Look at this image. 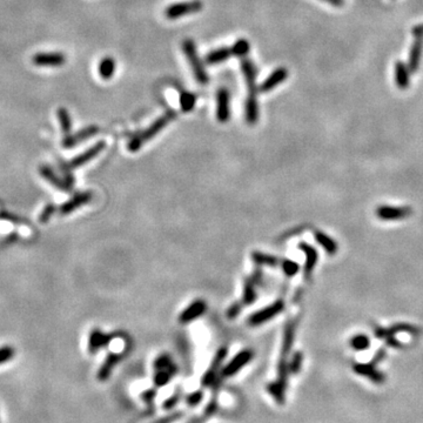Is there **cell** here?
I'll return each mask as SVG.
<instances>
[{
  "label": "cell",
  "instance_id": "obj_45",
  "mask_svg": "<svg viewBox=\"0 0 423 423\" xmlns=\"http://www.w3.org/2000/svg\"><path fill=\"white\" fill-rule=\"evenodd\" d=\"M201 421H202V420H200V419H198V417H195V419H192V420H190V421H188L187 423H200Z\"/></svg>",
  "mask_w": 423,
  "mask_h": 423
},
{
  "label": "cell",
  "instance_id": "obj_1",
  "mask_svg": "<svg viewBox=\"0 0 423 423\" xmlns=\"http://www.w3.org/2000/svg\"><path fill=\"white\" fill-rule=\"evenodd\" d=\"M175 117H176V113L174 111H168L165 113L162 117L156 119L148 128H146L141 133L135 134L128 143L129 152H137V150L139 148H141L147 141L154 138L156 134H159V133H160Z\"/></svg>",
  "mask_w": 423,
  "mask_h": 423
},
{
  "label": "cell",
  "instance_id": "obj_26",
  "mask_svg": "<svg viewBox=\"0 0 423 423\" xmlns=\"http://www.w3.org/2000/svg\"><path fill=\"white\" fill-rule=\"evenodd\" d=\"M255 285L252 279L246 280L245 285H243V296H242V302L243 305H252L256 299V292H255Z\"/></svg>",
  "mask_w": 423,
  "mask_h": 423
},
{
  "label": "cell",
  "instance_id": "obj_44",
  "mask_svg": "<svg viewBox=\"0 0 423 423\" xmlns=\"http://www.w3.org/2000/svg\"><path fill=\"white\" fill-rule=\"evenodd\" d=\"M324 1L329 2V4L334 5V6H341L343 4L342 0H324Z\"/></svg>",
  "mask_w": 423,
  "mask_h": 423
},
{
  "label": "cell",
  "instance_id": "obj_30",
  "mask_svg": "<svg viewBox=\"0 0 423 423\" xmlns=\"http://www.w3.org/2000/svg\"><path fill=\"white\" fill-rule=\"evenodd\" d=\"M350 346H352V348L354 350L361 352V350H366L369 348L370 340L367 335H363V334L355 335L353 336L352 340H350Z\"/></svg>",
  "mask_w": 423,
  "mask_h": 423
},
{
  "label": "cell",
  "instance_id": "obj_6",
  "mask_svg": "<svg viewBox=\"0 0 423 423\" xmlns=\"http://www.w3.org/2000/svg\"><path fill=\"white\" fill-rule=\"evenodd\" d=\"M252 359H253V352H252V350H242V352H240L239 354L232 359L230 363L226 364V367H224V369L221 370V376H224V378H231V376L235 375L246 364L251 362Z\"/></svg>",
  "mask_w": 423,
  "mask_h": 423
},
{
  "label": "cell",
  "instance_id": "obj_20",
  "mask_svg": "<svg viewBox=\"0 0 423 423\" xmlns=\"http://www.w3.org/2000/svg\"><path fill=\"white\" fill-rule=\"evenodd\" d=\"M299 248L302 249V251L306 253L305 274H306V277H308L309 275L312 274L313 269H314L315 265H317V252L314 247L307 245V243H305V242L300 243Z\"/></svg>",
  "mask_w": 423,
  "mask_h": 423
},
{
  "label": "cell",
  "instance_id": "obj_31",
  "mask_svg": "<svg viewBox=\"0 0 423 423\" xmlns=\"http://www.w3.org/2000/svg\"><path fill=\"white\" fill-rule=\"evenodd\" d=\"M195 101H196V98L193 93H190V92H184L180 97L181 109L184 112L192 111L194 106H195Z\"/></svg>",
  "mask_w": 423,
  "mask_h": 423
},
{
  "label": "cell",
  "instance_id": "obj_21",
  "mask_svg": "<svg viewBox=\"0 0 423 423\" xmlns=\"http://www.w3.org/2000/svg\"><path fill=\"white\" fill-rule=\"evenodd\" d=\"M246 120L249 125H255L259 119V106H257V98L248 95L246 100Z\"/></svg>",
  "mask_w": 423,
  "mask_h": 423
},
{
  "label": "cell",
  "instance_id": "obj_43",
  "mask_svg": "<svg viewBox=\"0 0 423 423\" xmlns=\"http://www.w3.org/2000/svg\"><path fill=\"white\" fill-rule=\"evenodd\" d=\"M241 308H242V305L241 303H233V305H232L230 308H228V311H227V317L228 318H234V317H236L237 315L240 314V312H241Z\"/></svg>",
  "mask_w": 423,
  "mask_h": 423
},
{
  "label": "cell",
  "instance_id": "obj_35",
  "mask_svg": "<svg viewBox=\"0 0 423 423\" xmlns=\"http://www.w3.org/2000/svg\"><path fill=\"white\" fill-rule=\"evenodd\" d=\"M281 266H282V269H283V272H285V274L289 277L296 275L297 272H299V269H300L299 265H297L296 262L292 261V260H283L282 263H281Z\"/></svg>",
  "mask_w": 423,
  "mask_h": 423
},
{
  "label": "cell",
  "instance_id": "obj_34",
  "mask_svg": "<svg viewBox=\"0 0 423 423\" xmlns=\"http://www.w3.org/2000/svg\"><path fill=\"white\" fill-rule=\"evenodd\" d=\"M232 51H233V54H235L236 57H245L249 52V42L245 39H239L235 44L233 45Z\"/></svg>",
  "mask_w": 423,
  "mask_h": 423
},
{
  "label": "cell",
  "instance_id": "obj_3",
  "mask_svg": "<svg viewBox=\"0 0 423 423\" xmlns=\"http://www.w3.org/2000/svg\"><path fill=\"white\" fill-rule=\"evenodd\" d=\"M202 10V2L200 0H193L187 2H176L166 8L165 14L168 19L175 20L187 14L198 13Z\"/></svg>",
  "mask_w": 423,
  "mask_h": 423
},
{
  "label": "cell",
  "instance_id": "obj_32",
  "mask_svg": "<svg viewBox=\"0 0 423 423\" xmlns=\"http://www.w3.org/2000/svg\"><path fill=\"white\" fill-rule=\"evenodd\" d=\"M58 118H59L60 126H62L63 132L65 133V134L68 135L69 132H71L72 121H71V117H69L67 109L60 108L59 111H58Z\"/></svg>",
  "mask_w": 423,
  "mask_h": 423
},
{
  "label": "cell",
  "instance_id": "obj_29",
  "mask_svg": "<svg viewBox=\"0 0 423 423\" xmlns=\"http://www.w3.org/2000/svg\"><path fill=\"white\" fill-rule=\"evenodd\" d=\"M154 369L155 370H168V372L175 374L176 366L173 363L172 359L168 355H161L156 359L154 362Z\"/></svg>",
  "mask_w": 423,
  "mask_h": 423
},
{
  "label": "cell",
  "instance_id": "obj_15",
  "mask_svg": "<svg viewBox=\"0 0 423 423\" xmlns=\"http://www.w3.org/2000/svg\"><path fill=\"white\" fill-rule=\"evenodd\" d=\"M112 336L107 335L105 333L100 332L99 329H94L93 332L89 335V341H88V350L89 353H97L98 350L103 347H105L111 342Z\"/></svg>",
  "mask_w": 423,
  "mask_h": 423
},
{
  "label": "cell",
  "instance_id": "obj_7",
  "mask_svg": "<svg viewBox=\"0 0 423 423\" xmlns=\"http://www.w3.org/2000/svg\"><path fill=\"white\" fill-rule=\"evenodd\" d=\"M413 211L409 207H393V206H380L376 210V215L383 221H398L408 218Z\"/></svg>",
  "mask_w": 423,
  "mask_h": 423
},
{
  "label": "cell",
  "instance_id": "obj_38",
  "mask_svg": "<svg viewBox=\"0 0 423 423\" xmlns=\"http://www.w3.org/2000/svg\"><path fill=\"white\" fill-rule=\"evenodd\" d=\"M202 398H204V394L202 392H194L192 394H190V395L186 398V402L188 403V405H190V407H195V405H198L200 402L202 401Z\"/></svg>",
  "mask_w": 423,
  "mask_h": 423
},
{
  "label": "cell",
  "instance_id": "obj_22",
  "mask_svg": "<svg viewBox=\"0 0 423 423\" xmlns=\"http://www.w3.org/2000/svg\"><path fill=\"white\" fill-rule=\"evenodd\" d=\"M395 79L399 88L407 89L409 86V72L403 63L398 62L395 65Z\"/></svg>",
  "mask_w": 423,
  "mask_h": 423
},
{
  "label": "cell",
  "instance_id": "obj_36",
  "mask_svg": "<svg viewBox=\"0 0 423 423\" xmlns=\"http://www.w3.org/2000/svg\"><path fill=\"white\" fill-rule=\"evenodd\" d=\"M302 353H295L294 355H293L291 363L288 364V369L289 373L292 374H296L300 372L301 366H302Z\"/></svg>",
  "mask_w": 423,
  "mask_h": 423
},
{
  "label": "cell",
  "instance_id": "obj_5",
  "mask_svg": "<svg viewBox=\"0 0 423 423\" xmlns=\"http://www.w3.org/2000/svg\"><path fill=\"white\" fill-rule=\"evenodd\" d=\"M413 34L415 37L409 56V71L416 72L421 60L422 47H423V24L417 25L413 28Z\"/></svg>",
  "mask_w": 423,
  "mask_h": 423
},
{
  "label": "cell",
  "instance_id": "obj_24",
  "mask_svg": "<svg viewBox=\"0 0 423 423\" xmlns=\"http://www.w3.org/2000/svg\"><path fill=\"white\" fill-rule=\"evenodd\" d=\"M232 54H233L232 48L222 47L219 48V50L212 51L211 53L206 57V62H207V63H210V65H214V63H219L230 59Z\"/></svg>",
  "mask_w": 423,
  "mask_h": 423
},
{
  "label": "cell",
  "instance_id": "obj_28",
  "mask_svg": "<svg viewBox=\"0 0 423 423\" xmlns=\"http://www.w3.org/2000/svg\"><path fill=\"white\" fill-rule=\"evenodd\" d=\"M294 334H295V326L293 323H289L286 327L285 334H283V342H282V356H286L291 352L293 342H294Z\"/></svg>",
  "mask_w": 423,
  "mask_h": 423
},
{
  "label": "cell",
  "instance_id": "obj_39",
  "mask_svg": "<svg viewBox=\"0 0 423 423\" xmlns=\"http://www.w3.org/2000/svg\"><path fill=\"white\" fill-rule=\"evenodd\" d=\"M180 400H181L180 394H178V393L173 394L170 398H168L166 401L164 402V405H162V407H164V409H166V410L172 409V408H174L175 405L178 404L179 402H180Z\"/></svg>",
  "mask_w": 423,
  "mask_h": 423
},
{
  "label": "cell",
  "instance_id": "obj_14",
  "mask_svg": "<svg viewBox=\"0 0 423 423\" xmlns=\"http://www.w3.org/2000/svg\"><path fill=\"white\" fill-rule=\"evenodd\" d=\"M287 77H288V71H287L285 67L276 68L273 73L269 75L267 79L260 85L259 91L263 92V93L272 91V89H274L279 84L283 83V81L287 79Z\"/></svg>",
  "mask_w": 423,
  "mask_h": 423
},
{
  "label": "cell",
  "instance_id": "obj_17",
  "mask_svg": "<svg viewBox=\"0 0 423 423\" xmlns=\"http://www.w3.org/2000/svg\"><path fill=\"white\" fill-rule=\"evenodd\" d=\"M40 174L44 176V178L48 182H50V184L53 185L54 187L59 188V190H65V192H68V190H71L72 186L68 184L67 180L60 179L59 176H58L56 173L53 172V169H52L51 167H48V166L40 167Z\"/></svg>",
  "mask_w": 423,
  "mask_h": 423
},
{
  "label": "cell",
  "instance_id": "obj_40",
  "mask_svg": "<svg viewBox=\"0 0 423 423\" xmlns=\"http://www.w3.org/2000/svg\"><path fill=\"white\" fill-rule=\"evenodd\" d=\"M182 416H184V411H179V413L169 414V415L162 417V419H159L158 421H155L154 423H173L178 421V420H180Z\"/></svg>",
  "mask_w": 423,
  "mask_h": 423
},
{
  "label": "cell",
  "instance_id": "obj_2",
  "mask_svg": "<svg viewBox=\"0 0 423 423\" xmlns=\"http://www.w3.org/2000/svg\"><path fill=\"white\" fill-rule=\"evenodd\" d=\"M182 48H184V52L185 54H186L190 66H192L194 75H195V79L198 80L201 85H206L210 79H208L207 72H206L204 65H202L201 60H200V58L198 56V52H196L195 44H194L193 40L190 39L185 40V42H182Z\"/></svg>",
  "mask_w": 423,
  "mask_h": 423
},
{
  "label": "cell",
  "instance_id": "obj_8",
  "mask_svg": "<svg viewBox=\"0 0 423 423\" xmlns=\"http://www.w3.org/2000/svg\"><path fill=\"white\" fill-rule=\"evenodd\" d=\"M226 356H227V349H226L225 347H222V348H220L218 352H216V354H215V356H214L213 361H212L211 368L205 373V375L202 376V380H201L202 386L211 387L212 384L215 382L216 378H218V373L220 370V367H221L222 362H224Z\"/></svg>",
  "mask_w": 423,
  "mask_h": 423
},
{
  "label": "cell",
  "instance_id": "obj_25",
  "mask_svg": "<svg viewBox=\"0 0 423 423\" xmlns=\"http://www.w3.org/2000/svg\"><path fill=\"white\" fill-rule=\"evenodd\" d=\"M115 72V62L111 57H106L99 63V74L103 79H111Z\"/></svg>",
  "mask_w": 423,
  "mask_h": 423
},
{
  "label": "cell",
  "instance_id": "obj_18",
  "mask_svg": "<svg viewBox=\"0 0 423 423\" xmlns=\"http://www.w3.org/2000/svg\"><path fill=\"white\" fill-rule=\"evenodd\" d=\"M120 360H121V354H115V353L108 354L105 362H104L103 366H101V368L99 369V372H98V379H99V381H106V380H108L112 374V370L114 369L115 364H117Z\"/></svg>",
  "mask_w": 423,
  "mask_h": 423
},
{
  "label": "cell",
  "instance_id": "obj_42",
  "mask_svg": "<svg viewBox=\"0 0 423 423\" xmlns=\"http://www.w3.org/2000/svg\"><path fill=\"white\" fill-rule=\"evenodd\" d=\"M155 396H156L155 390L154 389H148V390H146V392H144L143 394H141L140 398L144 402H146L147 404L150 405V404H153V401H154Z\"/></svg>",
  "mask_w": 423,
  "mask_h": 423
},
{
  "label": "cell",
  "instance_id": "obj_16",
  "mask_svg": "<svg viewBox=\"0 0 423 423\" xmlns=\"http://www.w3.org/2000/svg\"><path fill=\"white\" fill-rule=\"evenodd\" d=\"M91 199H92V194L89 192L77 194V195H74L73 198L68 200L66 204H63L62 207H60V213L62 214L71 213V212H73L77 210V208H79L80 206L88 204V202L91 201Z\"/></svg>",
  "mask_w": 423,
  "mask_h": 423
},
{
  "label": "cell",
  "instance_id": "obj_12",
  "mask_svg": "<svg viewBox=\"0 0 423 423\" xmlns=\"http://www.w3.org/2000/svg\"><path fill=\"white\" fill-rule=\"evenodd\" d=\"M216 118L220 123H226L228 121L231 115L230 111V93L226 88H220L216 94Z\"/></svg>",
  "mask_w": 423,
  "mask_h": 423
},
{
  "label": "cell",
  "instance_id": "obj_10",
  "mask_svg": "<svg viewBox=\"0 0 423 423\" xmlns=\"http://www.w3.org/2000/svg\"><path fill=\"white\" fill-rule=\"evenodd\" d=\"M105 147H106L105 141H99V143L95 144L94 146L89 147L87 150H85L84 153H81V154L72 159L68 164H66V168H68V169L71 168L72 169V168H78L83 166V165L87 164V162L91 161L92 159L95 158V156L99 155L100 153L105 149Z\"/></svg>",
  "mask_w": 423,
  "mask_h": 423
},
{
  "label": "cell",
  "instance_id": "obj_37",
  "mask_svg": "<svg viewBox=\"0 0 423 423\" xmlns=\"http://www.w3.org/2000/svg\"><path fill=\"white\" fill-rule=\"evenodd\" d=\"M14 356V349L10 346H4L0 348V364L12 360Z\"/></svg>",
  "mask_w": 423,
  "mask_h": 423
},
{
  "label": "cell",
  "instance_id": "obj_41",
  "mask_svg": "<svg viewBox=\"0 0 423 423\" xmlns=\"http://www.w3.org/2000/svg\"><path fill=\"white\" fill-rule=\"evenodd\" d=\"M54 212H56V207H54L53 205L46 206V207L44 208V211H42V214H40V218H39L40 222L48 221V220H50V218H51V215L54 213Z\"/></svg>",
  "mask_w": 423,
  "mask_h": 423
},
{
  "label": "cell",
  "instance_id": "obj_4",
  "mask_svg": "<svg viewBox=\"0 0 423 423\" xmlns=\"http://www.w3.org/2000/svg\"><path fill=\"white\" fill-rule=\"evenodd\" d=\"M285 308V303L282 300L276 301L273 305L266 307V308L260 309L259 312L254 313L253 315H251L248 318V323L251 326H260V324L268 322L271 318H273L279 315L281 312Z\"/></svg>",
  "mask_w": 423,
  "mask_h": 423
},
{
  "label": "cell",
  "instance_id": "obj_23",
  "mask_svg": "<svg viewBox=\"0 0 423 423\" xmlns=\"http://www.w3.org/2000/svg\"><path fill=\"white\" fill-rule=\"evenodd\" d=\"M315 240L318 242V245L322 246V248L329 255H334L338 252V243H336L332 237H329L327 234L322 233V232H317L315 233Z\"/></svg>",
  "mask_w": 423,
  "mask_h": 423
},
{
  "label": "cell",
  "instance_id": "obj_11",
  "mask_svg": "<svg viewBox=\"0 0 423 423\" xmlns=\"http://www.w3.org/2000/svg\"><path fill=\"white\" fill-rule=\"evenodd\" d=\"M98 132H99V127L98 126L86 127V128L80 129V131L75 133V134L67 135V137L63 139V146L67 147V148H71V147L77 146V145H79L80 143H83V141H85L86 139H89L93 137V135L98 134Z\"/></svg>",
  "mask_w": 423,
  "mask_h": 423
},
{
  "label": "cell",
  "instance_id": "obj_9",
  "mask_svg": "<svg viewBox=\"0 0 423 423\" xmlns=\"http://www.w3.org/2000/svg\"><path fill=\"white\" fill-rule=\"evenodd\" d=\"M32 62L40 67H60L65 63L66 58L60 52H44L34 54Z\"/></svg>",
  "mask_w": 423,
  "mask_h": 423
},
{
  "label": "cell",
  "instance_id": "obj_27",
  "mask_svg": "<svg viewBox=\"0 0 423 423\" xmlns=\"http://www.w3.org/2000/svg\"><path fill=\"white\" fill-rule=\"evenodd\" d=\"M252 259L256 265L260 266H268V267H276L279 265V260L277 257L268 255V254L260 253V252H254L252 253Z\"/></svg>",
  "mask_w": 423,
  "mask_h": 423
},
{
  "label": "cell",
  "instance_id": "obj_19",
  "mask_svg": "<svg viewBox=\"0 0 423 423\" xmlns=\"http://www.w3.org/2000/svg\"><path fill=\"white\" fill-rule=\"evenodd\" d=\"M354 370L360 375L372 380L373 382H376V383H381L384 381L383 374L380 373L373 364H355Z\"/></svg>",
  "mask_w": 423,
  "mask_h": 423
},
{
  "label": "cell",
  "instance_id": "obj_13",
  "mask_svg": "<svg viewBox=\"0 0 423 423\" xmlns=\"http://www.w3.org/2000/svg\"><path fill=\"white\" fill-rule=\"evenodd\" d=\"M206 309H207V305H206L204 300L194 301L192 305L187 307V308L181 313L180 317H179V321H180L181 323L192 322L196 317H200L202 314H205Z\"/></svg>",
  "mask_w": 423,
  "mask_h": 423
},
{
  "label": "cell",
  "instance_id": "obj_33",
  "mask_svg": "<svg viewBox=\"0 0 423 423\" xmlns=\"http://www.w3.org/2000/svg\"><path fill=\"white\" fill-rule=\"evenodd\" d=\"M174 374L168 372V370H155L154 374V383L156 387L166 386Z\"/></svg>",
  "mask_w": 423,
  "mask_h": 423
}]
</instances>
